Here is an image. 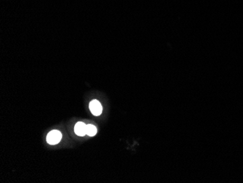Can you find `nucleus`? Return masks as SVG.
<instances>
[{
  "label": "nucleus",
  "mask_w": 243,
  "mask_h": 183,
  "mask_svg": "<svg viewBox=\"0 0 243 183\" xmlns=\"http://www.w3.org/2000/svg\"><path fill=\"white\" fill-rule=\"evenodd\" d=\"M96 133H97V128L96 126L91 125V124L87 125V128H86L87 135L90 136V137H93V136L96 135Z\"/></svg>",
  "instance_id": "20e7f679"
},
{
  "label": "nucleus",
  "mask_w": 243,
  "mask_h": 183,
  "mask_svg": "<svg viewBox=\"0 0 243 183\" xmlns=\"http://www.w3.org/2000/svg\"><path fill=\"white\" fill-rule=\"evenodd\" d=\"M86 128H87V125L84 123L79 122L76 124L74 126V132L78 136H81V137H83V136L86 135Z\"/></svg>",
  "instance_id": "7ed1b4c3"
},
{
  "label": "nucleus",
  "mask_w": 243,
  "mask_h": 183,
  "mask_svg": "<svg viewBox=\"0 0 243 183\" xmlns=\"http://www.w3.org/2000/svg\"><path fill=\"white\" fill-rule=\"evenodd\" d=\"M90 110L92 114L95 116H98L102 113V106L98 100H92L90 102Z\"/></svg>",
  "instance_id": "f03ea898"
},
{
  "label": "nucleus",
  "mask_w": 243,
  "mask_h": 183,
  "mask_svg": "<svg viewBox=\"0 0 243 183\" xmlns=\"http://www.w3.org/2000/svg\"><path fill=\"white\" fill-rule=\"evenodd\" d=\"M62 138V134L59 131L57 130H53L50 131L47 136V142L50 145H56L59 143Z\"/></svg>",
  "instance_id": "f257e3e1"
}]
</instances>
